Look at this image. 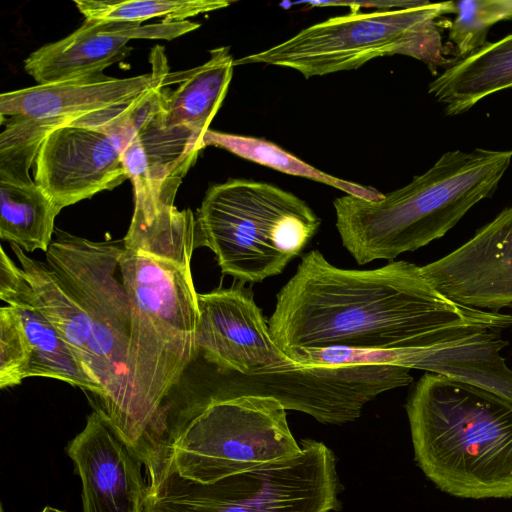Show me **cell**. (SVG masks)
<instances>
[{"label": "cell", "instance_id": "cell-2", "mask_svg": "<svg viewBox=\"0 0 512 512\" xmlns=\"http://www.w3.org/2000/svg\"><path fill=\"white\" fill-rule=\"evenodd\" d=\"M119 271L130 306L125 401L117 434L147 469L172 393L198 355V293L191 272L196 221L175 205L133 210Z\"/></svg>", "mask_w": 512, "mask_h": 512}, {"label": "cell", "instance_id": "cell-19", "mask_svg": "<svg viewBox=\"0 0 512 512\" xmlns=\"http://www.w3.org/2000/svg\"><path fill=\"white\" fill-rule=\"evenodd\" d=\"M160 107L141 125L122 155L133 186L134 208L144 212L174 205L179 186L205 147L190 130L166 126Z\"/></svg>", "mask_w": 512, "mask_h": 512}, {"label": "cell", "instance_id": "cell-3", "mask_svg": "<svg viewBox=\"0 0 512 512\" xmlns=\"http://www.w3.org/2000/svg\"><path fill=\"white\" fill-rule=\"evenodd\" d=\"M405 407L415 461L437 488L465 499L512 498V402L425 372Z\"/></svg>", "mask_w": 512, "mask_h": 512}, {"label": "cell", "instance_id": "cell-27", "mask_svg": "<svg viewBox=\"0 0 512 512\" xmlns=\"http://www.w3.org/2000/svg\"><path fill=\"white\" fill-rule=\"evenodd\" d=\"M431 2L426 0H374V1H297L286 4H306L311 7L326 6H348L350 12H358L360 8H375L378 12L402 10L427 5Z\"/></svg>", "mask_w": 512, "mask_h": 512}, {"label": "cell", "instance_id": "cell-17", "mask_svg": "<svg viewBox=\"0 0 512 512\" xmlns=\"http://www.w3.org/2000/svg\"><path fill=\"white\" fill-rule=\"evenodd\" d=\"M66 453L82 484V512H143L148 481L143 461L98 410Z\"/></svg>", "mask_w": 512, "mask_h": 512}, {"label": "cell", "instance_id": "cell-6", "mask_svg": "<svg viewBox=\"0 0 512 512\" xmlns=\"http://www.w3.org/2000/svg\"><path fill=\"white\" fill-rule=\"evenodd\" d=\"M195 221L196 246L212 250L222 274L243 284L279 275L321 224L293 193L235 178L208 188Z\"/></svg>", "mask_w": 512, "mask_h": 512}, {"label": "cell", "instance_id": "cell-14", "mask_svg": "<svg viewBox=\"0 0 512 512\" xmlns=\"http://www.w3.org/2000/svg\"><path fill=\"white\" fill-rule=\"evenodd\" d=\"M420 271L453 302L491 312L512 310V206Z\"/></svg>", "mask_w": 512, "mask_h": 512}, {"label": "cell", "instance_id": "cell-12", "mask_svg": "<svg viewBox=\"0 0 512 512\" xmlns=\"http://www.w3.org/2000/svg\"><path fill=\"white\" fill-rule=\"evenodd\" d=\"M0 255V299L6 303L0 308V388L46 377L90 392L98 403L104 395L101 385L37 308L21 267L4 248Z\"/></svg>", "mask_w": 512, "mask_h": 512}, {"label": "cell", "instance_id": "cell-13", "mask_svg": "<svg viewBox=\"0 0 512 512\" xmlns=\"http://www.w3.org/2000/svg\"><path fill=\"white\" fill-rule=\"evenodd\" d=\"M198 309L195 346L206 363L242 375L297 368L273 341L262 310L243 283L198 293Z\"/></svg>", "mask_w": 512, "mask_h": 512}, {"label": "cell", "instance_id": "cell-8", "mask_svg": "<svg viewBox=\"0 0 512 512\" xmlns=\"http://www.w3.org/2000/svg\"><path fill=\"white\" fill-rule=\"evenodd\" d=\"M295 457L201 483L166 471L148 486L143 512H331L340 505L336 458L303 440Z\"/></svg>", "mask_w": 512, "mask_h": 512}, {"label": "cell", "instance_id": "cell-24", "mask_svg": "<svg viewBox=\"0 0 512 512\" xmlns=\"http://www.w3.org/2000/svg\"><path fill=\"white\" fill-rule=\"evenodd\" d=\"M204 146H216L241 158L284 172L308 178L336 189L347 195L369 201H378L384 194L378 190L327 174L305 163L276 144L261 138L248 137L208 130L203 137Z\"/></svg>", "mask_w": 512, "mask_h": 512}, {"label": "cell", "instance_id": "cell-26", "mask_svg": "<svg viewBox=\"0 0 512 512\" xmlns=\"http://www.w3.org/2000/svg\"><path fill=\"white\" fill-rule=\"evenodd\" d=\"M455 9L449 39L463 58L487 44L494 24L512 19V0H463L455 2Z\"/></svg>", "mask_w": 512, "mask_h": 512}, {"label": "cell", "instance_id": "cell-7", "mask_svg": "<svg viewBox=\"0 0 512 512\" xmlns=\"http://www.w3.org/2000/svg\"><path fill=\"white\" fill-rule=\"evenodd\" d=\"M455 2L383 12H350L302 29L235 65L266 64L294 69L305 78L358 69L384 56L404 55L435 71L447 60L436 19L455 13Z\"/></svg>", "mask_w": 512, "mask_h": 512}, {"label": "cell", "instance_id": "cell-20", "mask_svg": "<svg viewBox=\"0 0 512 512\" xmlns=\"http://www.w3.org/2000/svg\"><path fill=\"white\" fill-rule=\"evenodd\" d=\"M23 275L30 285L35 305L55 327L86 372L103 389L106 380L101 358L94 339L92 322L79 302L47 264L30 257L16 245H11Z\"/></svg>", "mask_w": 512, "mask_h": 512}, {"label": "cell", "instance_id": "cell-21", "mask_svg": "<svg viewBox=\"0 0 512 512\" xmlns=\"http://www.w3.org/2000/svg\"><path fill=\"white\" fill-rule=\"evenodd\" d=\"M209 53L202 65L176 74L181 83L174 91L164 88L159 110L166 126L184 127L202 141L227 94L235 66L230 47Z\"/></svg>", "mask_w": 512, "mask_h": 512}, {"label": "cell", "instance_id": "cell-18", "mask_svg": "<svg viewBox=\"0 0 512 512\" xmlns=\"http://www.w3.org/2000/svg\"><path fill=\"white\" fill-rule=\"evenodd\" d=\"M189 20L140 23L85 20L68 36L43 45L24 60V70L39 85L102 74L129 55L132 39L173 40L196 30Z\"/></svg>", "mask_w": 512, "mask_h": 512}, {"label": "cell", "instance_id": "cell-4", "mask_svg": "<svg viewBox=\"0 0 512 512\" xmlns=\"http://www.w3.org/2000/svg\"><path fill=\"white\" fill-rule=\"evenodd\" d=\"M512 150L445 152L404 187L378 201L345 195L333 202L343 246L359 265L390 262L443 237L478 202L490 197Z\"/></svg>", "mask_w": 512, "mask_h": 512}, {"label": "cell", "instance_id": "cell-11", "mask_svg": "<svg viewBox=\"0 0 512 512\" xmlns=\"http://www.w3.org/2000/svg\"><path fill=\"white\" fill-rule=\"evenodd\" d=\"M207 365L203 384L187 403L247 395L272 397L286 410L336 425L356 420L378 395L413 382L410 369L393 365L297 367L260 375H242Z\"/></svg>", "mask_w": 512, "mask_h": 512}, {"label": "cell", "instance_id": "cell-10", "mask_svg": "<svg viewBox=\"0 0 512 512\" xmlns=\"http://www.w3.org/2000/svg\"><path fill=\"white\" fill-rule=\"evenodd\" d=\"M47 264L79 302L92 322L106 380L105 398L94 409L116 431L125 401V368L130 306L119 272L121 242H95L56 228Z\"/></svg>", "mask_w": 512, "mask_h": 512}, {"label": "cell", "instance_id": "cell-16", "mask_svg": "<svg viewBox=\"0 0 512 512\" xmlns=\"http://www.w3.org/2000/svg\"><path fill=\"white\" fill-rule=\"evenodd\" d=\"M151 71L128 78L102 74L35 85L0 95V118L47 121L58 126L94 112L134 102L166 86L170 74L162 46L150 54Z\"/></svg>", "mask_w": 512, "mask_h": 512}, {"label": "cell", "instance_id": "cell-9", "mask_svg": "<svg viewBox=\"0 0 512 512\" xmlns=\"http://www.w3.org/2000/svg\"><path fill=\"white\" fill-rule=\"evenodd\" d=\"M164 87L134 102L72 119L47 134L34 162L33 179L59 210L129 179L123 152L159 108Z\"/></svg>", "mask_w": 512, "mask_h": 512}, {"label": "cell", "instance_id": "cell-5", "mask_svg": "<svg viewBox=\"0 0 512 512\" xmlns=\"http://www.w3.org/2000/svg\"><path fill=\"white\" fill-rule=\"evenodd\" d=\"M286 409L272 397L239 396L201 404H179L169 413L152 465L153 486L169 470L211 483L287 460L301 452Z\"/></svg>", "mask_w": 512, "mask_h": 512}, {"label": "cell", "instance_id": "cell-25", "mask_svg": "<svg viewBox=\"0 0 512 512\" xmlns=\"http://www.w3.org/2000/svg\"><path fill=\"white\" fill-rule=\"evenodd\" d=\"M227 0H74L85 20L140 23L152 18L164 22L186 21L189 17L228 7Z\"/></svg>", "mask_w": 512, "mask_h": 512}, {"label": "cell", "instance_id": "cell-1", "mask_svg": "<svg viewBox=\"0 0 512 512\" xmlns=\"http://www.w3.org/2000/svg\"><path fill=\"white\" fill-rule=\"evenodd\" d=\"M268 326L286 355L325 348L394 350L430 346L472 330L501 331L512 326V314L453 302L411 262L344 269L312 250L278 292Z\"/></svg>", "mask_w": 512, "mask_h": 512}, {"label": "cell", "instance_id": "cell-28", "mask_svg": "<svg viewBox=\"0 0 512 512\" xmlns=\"http://www.w3.org/2000/svg\"><path fill=\"white\" fill-rule=\"evenodd\" d=\"M0 512H4V508L3 506L1 505L0 507ZM41 512H65L64 510H60V509H57V508H54V507H51V506H45Z\"/></svg>", "mask_w": 512, "mask_h": 512}, {"label": "cell", "instance_id": "cell-15", "mask_svg": "<svg viewBox=\"0 0 512 512\" xmlns=\"http://www.w3.org/2000/svg\"><path fill=\"white\" fill-rule=\"evenodd\" d=\"M500 331L478 329L426 347L394 350L336 348V365H393L443 375L488 390L512 402V369L500 351Z\"/></svg>", "mask_w": 512, "mask_h": 512}, {"label": "cell", "instance_id": "cell-23", "mask_svg": "<svg viewBox=\"0 0 512 512\" xmlns=\"http://www.w3.org/2000/svg\"><path fill=\"white\" fill-rule=\"evenodd\" d=\"M61 210L30 176L0 177V237L26 253H46Z\"/></svg>", "mask_w": 512, "mask_h": 512}, {"label": "cell", "instance_id": "cell-22", "mask_svg": "<svg viewBox=\"0 0 512 512\" xmlns=\"http://www.w3.org/2000/svg\"><path fill=\"white\" fill-rule=\"evenodd\" d=\"M512 88V34L487 43L448 67L428 86L447 115H459L487 96Z\"/></svg>", "mask_w": 512, "mask_h": 512}]
</instances>
